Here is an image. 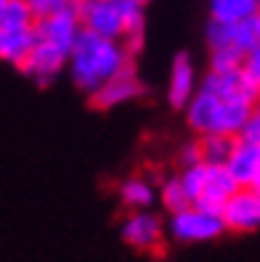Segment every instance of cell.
Wrapping results in <instances>:
<instances>
[{
    "instance_id": "cell-1",
    "label": "cell",
    "mask_w": 260,
    "mask_h": 262,
    "mask_svg": "<svg viewBox=\"0 0 260 262\" xmlns=\"http://www.w3.org/2000/svg\"><path fill=\"white\" fill-rule=\"evenodd\" d=\"M130 67V53L122 40H109L83 29L69 56L72 82L85 93H96L98 88L112 82Z\"/></svg>"
},
{
    "instance_id": "cell-2",
    "label": "cell",
    "mask_w": 260,
    "mask_h": 262,
    "mask_svg": "<svg viewBox=\"0 0 260 262\" xmlns=\"http://www.w3.org/2000/svg\"><path fill=\"white\" fill-rule=\"evenodd\" d=\"M255 106L257 103L221 98L215 93H210V90L199 88L191 103L186 106V119H189V127L196 130L199 135L215 133V135L239 138Z\"/></svg>"
},
{
    "instance_id": "cell-3",
    "label": "cell",
    "mask_w": 260,
    "mask_h": 262,
    "mask_svg": "<svg viewBox=\"0 0 260 262\" xmlns=\"http://www.w3.org/2000/svg\"><path fill=\"white\" fill-rule=\"evenodd\" d=\"M170 236L181 244H199V241H212L218 238L226 228L221 214H212V212H205L199 207H186L181 212H173L170 214Z\"/></svg>"
},
{
    "instance_id": "cell-4",
    "label": "cell",
    "mask_w": 260,
    "mask_h": 262,
    "mask_svg": "<svg viewBox=\"0 0 260 262\" xmlns=\"http://www.w3.org/2000/svg\"><path fill=\"white\" fill-rule=\"evenodd\" d=\"M74 8H77L83 29H88V32L109 40H122V35H125L117 0H74Z\"/></svg>"
},
{
    "instance_id": "cell-5",
    "label": "cell",
    "mask_w": 260,
    "mask_h": 262,
    "mask_svg": "<svg viewBox=\"0 0 260 262\" xmlns=\"http://www.w3.org/2000/svg\"><path fill=\"white\" fill-rule=\"evenodd\" d=\"M223 223L228 230L250 233L260 228V191L255 186L239 188L223 209Z\"/></svg>"
},
{
    "instance_id": "cell-6",
    "label": "cell",
    "mask_w": 260,
    "mask_h": 262,
    "mask_svg": "<svg viewBox=\"0 0 260 262\" xmlns=\"http://www.w3.org/2000/svg\"><path fill=\"white\" fill-rule=\"evenodd\" d=\"M35 29H37V40H48V42L64 48L72 56L74 42H77V37L83 32V24H80V16H77V8H74V3H72L69 8L53 13V16L37 19Z\"/></svg>"
},
{
    "instance_id": "cell-7",
    "label": "cell",
    "mask_w": 260,
    "mask_h": 262,
    "mask_svg": "<svg viewBox=\"0 0 260 262\" xmlns=\"http://www.w3.org/2000/svg\"><path fill=\"white\" fill-rule=\"evenodd\" d=\"M64 67H69V53L64 48H58V45L48 42V40H37L35 51L29 53V58L19 69L27 77H32L37 85H48Z\"/></svg>"
},
{
    "instance_id": "cell-8",
    "label": "cell",
    "mask_w": 260,
    "mask_h": 262,
    "mask_svg": "<svg viewBox=\"0 0 260 262\" xmlns=\"http://www.w3.org/2000/svg\"><path fill=\"white\" fill-rule=\"evenodd\" d=\"M239 191V183L231 178L226 164H207V180H205V191L202 196L194 202V207H199L205 212L212 214H221L223 217V209L228 204V199Z\"/></svg>"
},
{
    "instance_id": "cell-9",
    "label": "cell",
    "mask_w": 260,
    "mask_h": 262,
    "mask_svg": "<svg viewBox=\"0 0 260 262\" xmlns=\"http://www.w3.org/2000/svg\"><path fill=\"white\" fill-rule=\"evenodd\" d=\"M119 236L133 249H154L162 241V220L157 214L138 209L125 217V223L119 228Z\"/></svg>"
},
{
    "instance_id": "cell-10",
    "label": "cell",
    "mask_w": 260,
    "mask_h": 262,
    "mask_svg": "<svg viewBox=\"0 0 260 262\" xmlns=\"http://www.w3.org/2000/svg\"><path fill=\"white\" fill-rule=\"evenodd\" d=\"M144 93V85L141 80L135 77V72L128 67L119 77H114L112 82H106L104 88H98L96 93H90V103L96 109H114L119 103H128L133 98H138Z\"/></svg>"
},
{
    "instance_id": "cell-11",
    "label": "cell",
    "mask_w": 260,
    "mask_h": 262,
    "mask_svg": "<svg viewBox=\"0 0 260 262\" xmlns=\"http://www.w3.org/2000/svg\"><path fill=\"white\" fill-rule=\"evenodd\" d=\"M196 96V74L194 64L186 53L175 56L173 69H170V82H167V101L173 109H186L191 98Z\"/></svg>"
},
{
    "instance_id": "cell-12",
    "label": "cell",
    "mask_w": 260,
    "mask_h": 262,
    "mask_svg": "<svg viewBox=\"0 0 260 262\" xmlns=\"http://www.w3.org/2000/svg\"><path fill=\"white\" fill-rule=\"evenodd\" d=\"M226 167L231 172V178L239 183V188L255 186L257 172H260V146L244 141V138H236V146L231 151V157H228Z\"/></svg>"
},
{
    "instance_id": "cell-13",
    "label": "cell",
    "mask_w": 260,
    "mask_h": 262,
    "mask_svg": "<svg viewBox=\"0 0 260 262\" xmlns=\"http://www.w3.org/2000/svg\"><path fill=\"white\" fill-rule=\"evenodd\" d=\"M37 45V29H13V32H0V56L13 67H22L29 53Z\"/></svg>"
},
{
    "instance_id": "cell-14",
    "label": "cell",
    "mask_w": 260,
    "mask_h": 262,
    "mask_svg": "<svg viewBox=\"0 0 260 262\" xmlns=\"http://www.w3.org/2000/svg\"><path fill=\"white\" fill-rule=\"evenodd\" d=\"M260 13L257 0H210V19L226 21V24H239L244 19H252Z\"/></svg>"
},
{
    "instance_id": "cell-15",
    "label": "cell",
    "mask_w": 260,
    "mask_h": 262,
    "mask_svg": "<svg viewBox=\"0 0 260 262\" xmlns=\"http://www.w3.org/2000/svg\"><path fill=\"white\" fill-rule=\"evenodd\" d=\"M37 16L32 13L27 0H0V32H13V29H32Z\"/></svg>"
},
{
    "instance_id": "cell-16",
    "label": "cell",
    "mask_w": 260,
    "mask_h": 262,
    "mask_svg": "<svg viewBox=\"0 0 260 262\" xmlns=\"http://www.w3.org/2000/svg\"><path fill=\"white\" fill-rule=\"evenodd\" d=\"M119 202L133 212L146 209L151 202H154V186L144 178H128L119 186Z\"/></svg>"
},
{
    "instance_id": "cell-17",
    "label": "cell",
    "mask_w": 260,
    "mask_h": 262,
    "mask_svg": "<svg viewBox=\"0 0 260 262\" xmlns=\"http://www.w3.org/2000/svg\"><path fill=\"white\" fill-rule=\"evenodd\" d=\"M236 146V138L231 135H199V148H202V162L205 164H226L231 151Z\"/></svg>"
},
{
    "instance_id": "cell-18",
    "label": "cell",
    "mask_w": 260,
    "mask_h": 262,
    "mask_svg": "<svg viewBox=\"0 0 260 262\" xmlns=\"http://www.w3.org/2000/svg\"><path fill=\"white\" fill-rule=\"evenodd\" d=\"M159 199H162V204L167 212H181V209H186L191 207V199L186 193V188H183V183H181V175L178 178H167L162 183V188H159Z\"/></svg>"
},
{
    "instance_id": "cell-19",
    "label": "cell",
    "mask_w": 260,
    "mask_h": 262,
    "mask_svg": "<svg viewBox=\"0 0 260 262\" xmlns=\"http://www.w3.org/2000/svg\"><path fill=\"white\" fill-rule=\"evenodd\" d=\"M242 64H244V51H239L236 45L210 51V72H239Z\"/></svg>"
},
{
    "instance_id": "cell-20",
    "label": "cell",
    "mask_w": 260,
    "mask_h": 262,
    "mask_svg": "<svg viewBox=\"0 0 260 262\" xmlns=\"http://www.w3.org/2000/svg\"><path fill=\"white\" fill-rule=\"evenodd\" d=\"M234 45L244 53L260 45V13H255L252 19H244V21L234 24Z\"/></svg>"
},
{
    "instance_id": "cell-21",
    "label": "cell",
    "mask_w": 260,
    "mask_h": 262,
    "mask_svg": "<svg viewBox=\"0 0 260 262\" xmlns=\"http://www.w3.org/2000/svg\"><path fill=\"white\" fill-rule=\"evenodd\" d=\"M205 180H207V164H205V162L191 164V167H183L181 183H183V188H186V193H189V199H191V204L202 196V191H205Z\"/></svg>"
},
{
    "instance_id": "cell-22",
    "label": "cell",
    "mask_w": 260,
    "mask_h": 262,
    "mask_svg": "<svg viewBox=\"0 0 260 262\" xmlns=\"http://www.w3.org/2000/svg\"><path fill=\"white\" fill-rule=\"evenodd\" d=\"M242 74H244V80H247L252 88H257V90H260V45L244 53Z\"/></svg>"
},
{
    "instance_id": "cell-23",
    "label": "cell",
    "mask_w": 260,
    "mask_h": 262,
    "mask_svg": "<svg viewBox=\"0 0 260 262\" xmlns=\"http://www.w3.org/2000/svg\"><path fill=\"white\" fill-rule=\"evenodd\" d=\"M27 3H29V8H32V13L37 19H45V16H53V13L69 8L74 0H27Z\"/></svg>"
},
{
    "instance_id": "cell-24",
    "label": "cell",
    "mask_w": 260,
    "mask_h": 262,
    "mask_svg": "<svg viewBox=\"0 0 260 262\" xmlns=\"http://www.w3.org/2000/svg\"><path fill=\"white\" fill-rule=\"evenodd\" d=\"M239 138H244V141H250V143H257V146H260V101H257V106L252 109V114H250L247 125H244V130H242Z\"/></svg>"
},
{
    "instance_id": "cell-25",
    "label": "cell",
    "mask_w": 260,
    "mask_h": 262,
    "mask_svg": "<svg viewBox=\"0 0 260 262\" xmlns=\"http://www.w3.org/2000/svg\"><path fill=\"white\" fill-rule=\"evenodd\" d=\"M181 159H183V167L199 164V162H202V148H199V141H196V143H189L186 148H183Z\"/></svg>"
},
{
    "instance_id": "cell-26",
    "label": "cell",
    "mask_w": 260,
    "mask_h": 262,
    "mask_svg": "<svg viewBox=\"0 0 260 262\" xmlns=\"http://www.w3.org/2000/svg\"><path fill=\"white\" fill-rule=\"evenodd\" d=\"M255 188L260 191V172H257V180H255Z\"/></svg>"
},
{
    "instance_id": "cell-27",
    "label": "cell",
    "mask_w": 260,
    "mask_h": 262,
    "mask_svg": "<svg viewBox=\"0 0 260 262\" xmlns=\"http://www.w3.org/2000/svg\"><path fill=\"white\" fill-rule=\"evenodd\" d=\"M141 3H149V0H141Z\"/></svg>"
},
{
    "instance_id": "cell-28",
    "label": "cell",
    "mask_w": 260,
    "mask_h": 262,
    "mask_svg": "<svg viewBox=\"0 0 260 262\" xmlns=\"http://www.w3.org/2000/svg\"><path fill=\"white\" fill-rule=\"evenodd\" d=\"M257 3H260V0H257Z\"/></svg>"
}]
</instances>
